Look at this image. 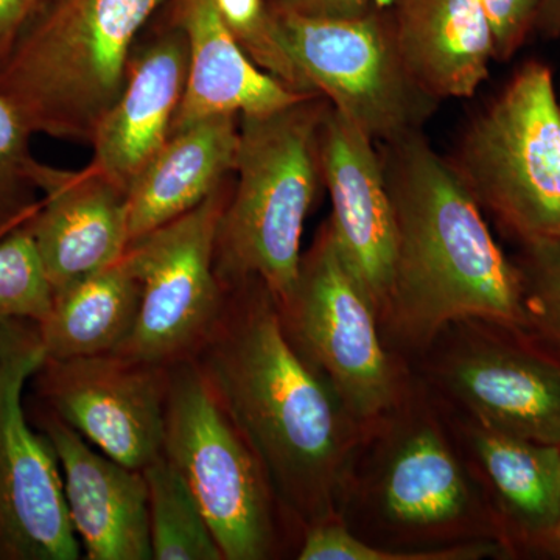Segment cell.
I'll use <instances>...</instances> for the list:
<instances>
[{
    "instance_id": "cell-1",
    "label": "cell",
    "mask_w": 560,
    "mask_h": 560,
    "mask_svg": "<svg viewBox=\"0 0 560 560\" xmlns=\"http://www.w3.org/2000/svg\"><path fill=\"white\" fill-rule=\"evenodd\" d=\"M224 290L220 318L191 360L259 459L291 525L338 518L359 422L294 348L259 279Z\"/></svg>"
},
{
    "instance_id": "cell-2",
    "label": "cell",
    "mask_w": 560,
    "mask_h": 560,
    "mask_svg": "<svg viewBox=\"0 0 560 560\" xmlns=\"http://www.w3.org/2000/svg\"><path fill=\"white\" fill-rule=\"evenodd\" d=\"M378 145L396 228L382 316L390 331L411 346L467 319L529 334L517 267L451 162L422 131Z\"/></svg>"
},
{
    "instance_id": "cell-3",
    "label": "cell",
    "mask_w": 560,
    "mask_h": 560,
    "mask_svg": "<svg viewBox=\"0 0 560 560\" xmlns=\"http://www.w3.org/2000/svg\"><path fill=\"white\" fill-rule=\"evenodd\" d=\"M330 103L305 95L285 108L241 116L235 187L217 232L213 270L223 289L259 279L289 300L320 179L319 132Z\"/></svg>"
},
{
    "instance_id": "cell-4",
    "label": "cell",
    "mask_w": 560,
    "mask_h": 560,
    "mask_svg": "<svg viewBox=\"0 0 560 560\" xmlns=\"http://www.w3.org/2000/svg\"><path fill=\"white\" fill-rule=\"evenodd\" d=\"M162 2L58 0L0 70V95L33 135L91 143Z\"/></svg>"
},
{
    "instance_id": "cell-5",
    "label": "cell",
    "mask_w": 560,
    "mask_h": 560,
    "mask_svg": "<svg viewBox=\"0 0 560 560\" xmlns=\"http://www.w3.org/2000/svg\"><path fill=\"white\" fill-rule=\"evenodd\" d=\"M447 161L480 208L522 245L558 237L560 101L552 70L525 62Z\"/></svg>"
},
{
    "instance_id": "cell-6",
    "label": "cell",
    "mask_w": 560,
    "mask_h": 560,
    "mask_svg": "<svg viewBox=\"0 0 560 560\" xmlns=\"http://www.w3.org/2000/svg\"><path fill=\"white\" fill-rule=\"evenodd\" d=\"M167 378L164 453L197 497L224 560L278 558L289 517L259 459L194 360L168 366Z\"/></svg>"
},
{
    "instance_id": "cell-7",
    "label": "cell",
    "mask_w": 560,
    "mask_h": 560,
    "mask_svg": "<svg viewBox=\"0 0 560 560\" xmlns=\"http://www.w3.org/2000/svg\"><path fill=\"white\" fill-rule=\"evenodd\" d=\"M278 302V301H276ZM283 329L359 423L385 418L399 400V378L378 329L377 308L342 260L329 221L302 254Z\"/></svg>"
},
{
    "instance_id": "cell-8",
    "label": "cell",
    "mask_w": 560,
    "mask_h": 560,
    "mask_svg": "<svg viewBox=\"0 0 560 560\" xmlns=\"http://www.w3.org/2000/svg\"><path fill=\"white\" fill-rule=\"evenodd\" d=\"M275 14L283 43L313 91L375 143L420 131L436 108L408 75L386 11L352 18Z\"/></svg>"
},
{
    "instance_id": "cell-9",
    "label": "cell",
    "mask_w": 560,
    "mask_h": 560,
    "mask_svg": "<svg viewBox=\"0 0 560 560\" xmlns=\"http://www.w3.org/2000/svg\"><path fill=\"white\" fill-rule=\"evenodd\" d=\"M44 360L38 320L0 323V560L80 559L57 453L24 405Z\"/></svg>"
},
{
    "instance_id": "cell-10",
    "label": "cell",
    "mask_w": 560,
    "mask_h": 560,
    "mask_svg": "<svg viewBox=\"0 0 560 560\" xmlns=\"http://www.w3.org/2000/svg\"><path fill=\"white\" fill-rule=\"evenodd\" d=\"M231 194L228 180L197 208L128 246L125 256L142 282V301L135 329L117 353L168 368L200 349L226 298L213 253Z\"/></svg>"
},
{
    "instance_id": "cell-11",
    "label": "cell",
    "mask_w": 560,
    "mask_h": 560,
    "mask_svg": "<svg viewBox=\"0 0 560 560\" xmlns=\"http://www.w3.org/2000/svg\"><path fill=\"white\" fill-rule=\"evenodd\" d=\"M167 370L117 352L46 359L32 397L103 455L143 470L164 452Z\"/></svg>"
},
{
    "instance_id": "cell-12",
    "label": "cell",
    "mask_w": 560,
    "mask_h": 560,
    "mask_svg": "<svg viewBox=\"0 0 560 560\" xmlns=\"http://www.w3.org/2000/svg\"><path fill=\"white\" fill-rule=\"evenodd\" d=\"M440 375L480 425L560 445V355L529 334H480L445 357Z\"/></svg>"
},
{
    "instance_id": "cell-13",
    "label": "cell",
    "mask_w": 560,
    "mask_h": 560,
    "mask_svg": "<svg viewBox=\"0 0 560 560\" xmlns=\"http://www.w3.org/2000/svg\"><path fill=\"white\" fill-rule=\"evenodd\" d=\"M320 179L329 190L335 243L378 316L393 276V205L375 142L329 106L319 132Z\"/></svg>"
},
{
    "instance_id": "cell-14",
    "label": "cell",
    "mask_w": 560,
    "mask_h": 560,
    "mask_svg": "<svg viewBox=\"0 0 560 560\" xmlns=\"http://www.w3.org/2000/svg\"><path fill=\"white\" fill-rule=\"evenodd\" d=\"M25 410L57 453L70 521L83 541L86 559H153L143 470L92 451L79 431L33 397Z\"/></svg>"
},
{
    "instance_id": "cell-15",
    "label": "cell",
    "mask_w": 560,
    "mask_h": 560,
    "mask_svg": "<svg viewBox=\"0 0 560 560\" xmlns=\"http://www.w3.org/2000/svg\"><path fill=\"white\" fill-rule=\"evenodd\" d=\"M40 205L28 221L51 289L116 264L130 246L127 194L88 165L60 171L40 162Z\"/></svg>"
},
{
    "instance_id": "cell-16",
    "label": "cell",
    "mask_w": 560,
    "mask_h": 560,
    "mask_svg": "<svg viewBox=\"0 0 560 560\" xmlns=\"http://www.w3.org/2000/svg\"><path fill=\"white\" fill-rule=\"evenodd\" d=\"M187 73L189 46L178 22L136 46L124 91L90 143L92 167L125 194L171 138Z\"/></svg>"
},
{
    "instance_id": "cell-17",
    "label": "cell",
    "mask_w": 560,
    "mask_h": 560,
    "mask_svg": "<svg viewBox=\"0 0 560 560\" xmlns=\"http://www.w3.org/2000/svg\"><path fill=\"white\" fill-rule=\"evenodd\" d=\"M397 430L375 477L383 521L419 537L458 533L480 510L458 456L433 420L415 419Z\"/></svg>"
},
{
    "instance_id": "cell-18",
    "label": "cell",
    "mask_w": 560,
    "mask_h": 560,
    "mask_svg": "<svg viewBox=\"0 0 560 560\" xmlns=\"http://www.w3.org/2000/svg\"><path fill=\"white\" fill-rule=\"evenodd\" d=\"M386 16L408 75L431 101L469 98L489 79L495 57L480 0H394Z\"/></svg>"
},
{
    "instance_id": "cell-19",
    "label": "cell",
    "mask_w": 560,
    "mask_h": 560,
    "mask_svg": "<svg viewBox=\"0 0 560 560\" xmlns=\"http://www.w3.org/2000/svg\"><path fill=\"white\" fill-rule=\"evenodd\" d=\"M176 22L186 33L189 73L172 135L217 114L271 113L312 95L257 68L228 31L215 0H176Z\"/></svg>"
},
{
    "instance_id": "cell-20",
    "label": "cell",
    "mask_w": 560,
    "mask_h": 560,
    "mask_svg": "<svg viewBox=\"0 0 560 560\" xmlns=\"http://www.w3.org/2000/svg\"><path fill=\"white\" fill-rule=\"evenodd\" d=\"M241 116L217 114L173 132L127 194L130 245L179 219L235 171Z\"/></svg>"
},
{
    "instance_id": "cell-21",
    "label": "cell",
    "mask_w": 560,
    "mask_h": 560,
    "mask_svg": "<svg viewBox=\"0 0 560 560\" xmlns=\"http://www.w3.org/2000/svg\"><path fill=\"white\" fill-rule=\"evenodd\" d=\"M142 282L127 256L54 290L49 312L38 320L46 359L116 352L138 320Z\"/></svg>"
},
{
    "instance_id": "cell-22",
    "label": "cell",
    "mask_w": 560,
    "mask_h": 560,
    "mask_svg": "<svg viewBox=\"0 0 560 560\" xmlns=\"http://www.w3.org/2000/svg\"><path fill=\"white\" fill-rule=\"evenodd\" d=\"M470 440L511 530L547 547L560 514V445L523 440L480 423L471 429Z\"/></svg>"
},
{
    "instance_id": "cell-23",
    "label": "cell",
    "mask_w": 560,
    "mask_h": 560,
    "mask_svg": "<svg viewBox=\"0 0 560 560\" xmlns=\"http://www.w3.org/2000/svg\"><path fill=\"white\" fill-rule=\"evenodd\" d=\"M154 560H224L208 518L164 452L143 469Z\"/></svg>"
},
{
    "instance_id": "cell-24",
    "label": "cell",
    "mask_w": 560,
    "mask_h": 560,
    "mask_svg": "<svg viewBox=\"0 0 560 560\" xmlns=\"http://www.w3.org/2000/svg\"><path fill=\"white\" fill-rule=\"evenodd\" d=\"M33 135L21 114L0 95V242L32 220L40 205Z\"/></svg>"
},
{
    "instance_id": "cell-25",
    "label": "cell",
    "mask_w": 560,
    "mask_h": 560,
    "mask_svg": "<svg viewBox=\"0 0 560 560\" xmlns=\"http://www.w3.org/2000/svg\"><path fill=\"white\" fill-rule=\"evenodd\" d=\"M503 544L458 541L430 548H382L350 533L338 518L302 529L300 560H477L500 555Z\"/></svg>"
},
{
    "instance_id": "cell-26",
    "label": "cell",
    "mask_w": 560,
    "mask_h": 560,
    "mask_svg": "<svg viewBox=\"0 0 560 560\" xmlns=\"http://www.w3.org/2000/svg\"><path fill=\"white\" fill-rule=\"evenodd\" d=\"M228 31L257 68L300 94H316L291 57L267 0H215Z\"/></svg>"
},
{
    "instance_id": "cell-27",
    "label": "cell",
    "mask_w": 560,
    "mask_h": 560,
    "mask_svg": "<svg viewBox=\"0 0 560 560\" xmlns=\"http://www.w3.org/2000/svg\"><path fill=\"white\" fill-rule=\"evenodd\" d=\"M51 289L27 223L0 242V323L40 320L49 312Z\"/></svg>"
},
{
    "instance_id": "cell-28",
    "label": "cell",
    "mask_w": 560,
    "mask_h": 560,
    "mask_svg": "<svg viewBox=\"0 0 560 560\" xmlns=\"http://www.w3.org/2000/svg\"><path fill=\"white\" fill-rule=\"evenodd\" d=\"M514 264L529 335L560 355V235L522 245Z\"/></svg>"
},
{
    "instance_id": "cell-29",
    "label": "cell",
    "mask_w": 560,
    "mask_h": 560,
    "mask_svg": "<svg viewBox=\"0 0 560 560\" xmlns=\"http://www.w3.org/2000/svg\"><path fill=\"white\" fill-rule=\"evenodd\" d=\"M493 39L495 61H508L534 32L541 0H480Z\"/></svg>"
},
{
    "instance_id": "cell-30",
    "label": "cell",
    "mask_w": 560,
    "mask_h": 560,
    "mask_svg": "<svg viewBox=\"0 0 560 560\" xmlns=\"http://www.w3.org/2000/svg\"><path fill=\"white\" fill-rule=\"evenodd\" d=\"M58 0H0V70Z\"/></svg>"
},
{
    "instance_id": "cell-31",
    "label": "cell",
    "mask_w": 560,
    "mask_h": 560,
    "mask_svg": "<svg viewBox=\"0 0 560 560\" xmlns=\"http://www.w3.org/2000/svg\"><path fill=\"white\" fill-rule=\"evenodd\" d=\"M275 13L304 18H352L378 10L382 0H267Z\"/></svg>"
},
{
    "instance_id": "cell-32",
    "label": "cell",
    "mask_w": 560,
    "mask_h": 560,
    "mask_svg": "<svg viewBox=\"0 0 560 560\" xmlns=\"http://www.w3.org/2000/svg\"><path fill=\"white\" fill-rule=\"evenodd\" d=\"M534 32L545 38H560V0H541Z\"/></svg>"
},
{
    "instance_id": "cell-33",
    "label": "cell",
    "mask_w": 560,
    "mask_h": 560,
    "mask_svg": "<svg viewBox=\"0 0 560 560\" xmlns=\"http://www.w3.org/2000/svg\"><path fill=\"white\" fill-rule=\"evenodd\" d=\"M545 548H547L548 551L552 552V555H555L556 551L560 550V514L558 525H556L555 530H552L550 540H548L547 547Z\"/></svg>"
},
{
    "instance_id": "cell-34",
    "label": "cell",
    "mask_w": 560,
    "mask_h": 560,
    "mask_svg": "<svg viewBox=\"0 0 560 560\" xmlns=\"http://www.w3.org/2000/svg\"><path fill=\"white\" fill-rule=\"evenodd\" d=\"M555 555H558L560 558V550L556 551Z\"/></svg>"
}]
</instances>
